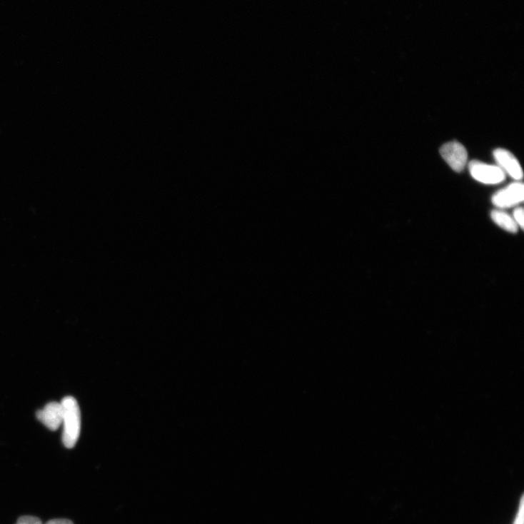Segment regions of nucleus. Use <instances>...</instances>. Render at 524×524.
<instances>
[{
	"instance_id": "obj_1",
	"label": "nucleus",
	"mask_w": 524,
	"mask_h": 524,
	"mask_svg": "<svg viewBox=\"0 0 524 524\" xmlns=\"http://www.w3.org/2000/svg\"><path fill=\"white\" fill-rule=\"evenodd\" d=\"M61 403L63 407L62 441L66 448H71L76 445L81 435V409L76 399L71 396L65 397Z\"/></svg>"
},
{
	"instance_id": "obj_2",
	"label": "nucleus",
	"mask_w": 524,
	"mask_h": 524,
	"mask_svg": "<svg viewBox=\"0 0 524 524\" xmlns=\"http://www.w3.org/2000/svg\"><path fill=\"white\" fill-rule=\"evenodd\" d=\"M468 168L472 177L484 184H498L505 179V173L498 165L473 161Z\"/></svg>"
},
{
	"instance_id": "obj_3",
	"label": "nucleus",
	"mask_w": 524,
	"mask_h": 524,
	"mask_svg": "<svg viewBox=\"0 0 524 524\" xmlns=\"http://www.w3.org/2000/svg\"><path fill=\"white\" fill-rule=\"evenodd\" d=\"M440 154L447 164L456 172H462L468 163L467 149L458 141H454L443 144L440 148Z\"/></svg>"
},
{
	"instance_id": "obj_4",
	"label": "nucleus",
	"mask_w": 524,
	"mask_h": 524,
	"mask_svg": "<svg viewBox=\"0 0 524 524\" xmlns=\"http://www.w3.org/2000/svg\"><path fill=\"white\" fill-rule=\"evenodd\" d=\"M524 186L516 181L497 192L492 198L493 203L500 209L511 208L523 201Z\"/></svg>"
},
{
	"instance_id": "obj_5",
	"label": "nucleus",
	"mask_w": 524,
	"mask_h": 524,
	"mask_svg": "<svg viewBox=\"0 0 524 524\" xmlns=\"http://www.w3.org/2000/svg\"><path fill=\"white\" fill-rule=\"evenodd\" d=\"M494 158L498 166L511 178L520 181L523 178V171L517 158L507 149L499 148L494 151Z\"/></svg>"
},
{
	"instance_id": "obj_6",
	"label": "nucleus",
	"mask_w": 524,
	"mask_h": 524,
	"mask_svg": "<svg viewBox=\"0 0 524 524\" xmlns=\"http://www.w3.org/2000/svg\"><path fill=\"white\" fill-rule=\"evenodd\" d=\"M36 418L49 430H58L62 425L63 421V407L61 402L49 403L44 409L37 411Z\"/></svg>"
},
{
	"instance_id": "obj_7",
	"label": "nucleus",
	"mask_w": 524,
	"mask_h": 524,
	"mask_svg": "<svg viewBox=\"0 0 524 524\" xmlns=\"http://www.w3.org/2000/svg\"><path fill=\"white\" fill-rule=\"evenodd\" d=\"M493 221L500 228L510 233H515L518 227L513 218L502 210H494L491 212Z\"/></svg>"
},
{
	"instance_id": "obj_8",
	"label": "nucleus",
	"mask_w": 524,
	"mask_h": 524,
	"mask_svg": "<svg viewBox=\"0 0 524 524\" xmlns=\"http://www.w3.org/2000/svg\"><path fill=\"white\" fill-rule=\"evenodd\" d=\"M16 524H43V522L39 518L31 515H24L18 519Z\"/></svg>"
},
{
	"instance_id": "obj_9",
	"label": "nucleus",
	"mask_w": 524,
	"mask_h": 524,
	"mask_svg": "<svg viewBox=\"0 0 524 524\" xmlns=\"http://www.w3.org/2000/svg\"><path fill=\"white\" fill-rule=\"evenodd\" d=\"M523 209L522 208H515L513 212V219L516 223L518 227L523 229Z\"/></svg>"
},
{
	"instance_id": "obj_10",
	"label": "nucleus",
	"mask_w": 524,
	"mask_h": 524,
	"mask_svg": "<svg viewBox=\"0 0 524 524\" xmlns=\"http://www.w3.org/2000/svg\"><path fill=\"white\" fill-rule=\"evenodd\" d=\"M523 499H521L518 516L514 524H523Z\"/></svg>"
},
{
	"instance_id": "obj_11",
	"label": "nucleus",
	"mask_w": 524,
	"mask_h": 524,
	"mask_svg": "<svg viewBox=\"0 0 524 524\" xmlns=\"http://www.w3.org/2000/svg\"><path fill=\"white\" fill-rule=\"evenodd\" d=\"M46 524H74L73 522L69 519L64 518H56L49 520Z\"/></svg>"
}]
</instances>
